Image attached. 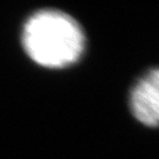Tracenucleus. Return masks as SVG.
<instances>
[{"label":"nucleus","instance_id":"1","mask_svg":"<svg viewBox=\"0 0 159 159\" xmlns=\"http://www.w3.org/2000/svg\"><path fill=\"white\" fill-rule=\"evenodd\" d=\"M21 39L29 57L45 67L75 63L85 47V35L78 23L57 10H43L30 17Z\"/></svg>","mask_w":159,"mask_h":159},{"label":"nucleus","instance_id":"2","mask_svg":"<svg viewBox=\"0 0 159 159\" xmlns=\"http://www.w3.org/2000/svg\"><path fill=\"white\" fill-rule=\"evenodd\" d=\"M131 110L144 125L157 126L159 119V72L150 71L131 93Z\"/></svg>","mask_w":159,"mask_h":159}]
</instances>
